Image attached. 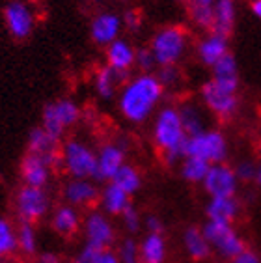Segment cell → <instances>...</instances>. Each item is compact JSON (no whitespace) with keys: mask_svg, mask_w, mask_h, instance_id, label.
Returning <instances> with one entry per match:
<instances>
[{"mask_svg":"<svg viewBox=\"0 0 261 263\" xmlns=\"http://www.w3.org/2000/svg\"><path fill=\"white\" fill-rule=\"evenodd\" d=\"M252 11H254V15H256L257 19H261V0H254V2H252Z\"/></svg>","mask_w":261,"mask_h":263,"instance_id":"obj_44","label":"cell"},{"mask_svg":"<svg viewBox=\"0 0 261 263\" xmlns=\"http://www.w3.org/2000/svg\"><path fill=\"white\" fill-rule=\"evenodd\" d=\"M0 263H6V261H4V259H0Z\"/></svg>","mask_w":261,"mask_h":263,"instance_id":"obj_47","label":"cell"},{"mask_svg":"<svg viewBox=\"0 0 261 263\" xmlns=\"http://www.w3.org/2000/svg\"><path fill=\"white\" fill-rule=\"evenodd\" d=\"M201 101L206 103V106L215 114V116L228 120L237 112L239 108V99L237 93L222 90L220 86H216L213 81H207L201 86Z\"/></svg>","mask_w":261,"mask_h":263,"instance_id":"obj_12","label":"cell"},{"mask_svg":"<svg viewBox=\"0 0 261 263\" xmlns=\"http://www.w3.org/2000/svg\"><path fill=\"white\" fill-rule=\"evenodd\" d=\"M187 49V32L181 26H166L151 41V52L161 67L176 66Z\"/></svg>","mask_w":261,"mask_h":263,"instance_id":"obj_5","label":"cell"},{"mask_svg":"<svg viewBox=\"0 0 261 263\" xmlns=\"http://www.w3.org/2000/svg\"><path fill=\"white\" fill-rule=\"evenodd\" d=\"M209 166H211L209 162L201 161V159H198V157L187 155V157L179 162V174L187 183H191V185H201L203 179H206L207 172H209Z\"/></svg>","mask_w":261,"mask_h":263,"instance_id":"obj_29","label":"cell"},{"mask_svg":"<svg viewBox=\"0 0 261 263\" xmlns=\"http://www.w3.org/2000/svg\"><path fill=\"white\" fill-rule=\"evenodd\" d=\"M91 37L99 45H110L118 40L121 30V19L114 13H101L91 21Z\"/></svg>","mask_w":261,"mask_h":263,"instance_id":"obj_21","label":"cell"},{"mask_svg":"<svg viewBox=\"0 0 261 263\" xmlns=\"http://www.w3.org/2000/svg\"><path fill=\"white\" fill-rule=\"evenodd\" d=\"M153 144L168 166H176L187 157V135L176 106H162L153 122Z\"/></svg>","mask_w":261,"mask_h":263,"instance_id":"obj_2","label":"cell"},{"mask_svg":"<svg viewBox=\"0 0 261 263\" xmlns=\"http://www.w3.org/2000/svg\"><path fill=\"white\" fill-rule=\"evenodd\" d=\"M35 263H60V258L52 252H43L38 256V261Z\"/></svg>","mask_w":261,"mask_h":263,"instance_id":"obj_42","label":"cell"},{"mask_svg":"<svg viewBox=\"0 0 261 263\" xmlns=\"http://www.w3.org/2000/svg\"><path fill=\"white\" fill-rule=\"evenodd\" d=\"M110 183H114L116 187L121 189V191L125 194H129L130 198L135 196L136 193H140L142 185H144L142 174L138 172V168L133 166V164H127V162L120 168V172L112 177Z\"/></svg>","mask_w":261,"mask_h":263,"instance_id":"obj_28","label":"cell"},{"mask_svg":"<svg viewBox=\"0 0 261 263\" xmlns=\"http://www.w3.org/2000/svg\"><path fill=\"white\" fill-rule=\"evenodd\" d=\"M233 23H235V2L233 0H216L213 4V34L224 35L228 34L233 28Z\"/></svg>","mask_w":261,"mask_h":263,"instance_id":"obj_24","label":"cell"},{"mask_svg":"<svg viewBox=\"0 0 261 263\" xmlns=\"http://www.w3.org/2000/svg\"><path fill=\"white\" fill-rule=\"evenodd\" d=\"M52 110H54L56 118H58V122L64 129L73 127L81 118V108L71 99H60V101L52 103Z\"/></svg>","mask_w":261,"mask_h":263,"instance_id":"obj_31","label":"cell"},{"mask_svg":"<svg viewBox=\"0 0 261 263\" xmlns=\"http://www.w3.org/2000/svg\"><path fill=\"white\" fill-rule=\"evenodd\" d=\"M198 54H200V60L206 66L213 67L222 56L228 54V40L218 34L207 35L206 40H201L200 47H198Z\"/></svg>","mask_w":261,"mask_h":263,"instance_id":"obj_26","label":"cell"},{"mask_svg":"<svg viewBox=\"0 0 261 263\" xmlns=\"http://www.w3.org/2000/svg\"><path fill=\"white\" fill-rule=\"evenodd\" d=\"M256 183H257V187L261 189V164L257 166V174H256Z\"/></svg>","mask_w":261,"mask_h":263,"instance_id":"obj_45","label":"cell"},{"mask_svg":"<svg viewBox=\"0 0 261 263\" xmlns=\"http://www.w3.org/2000/svg\"><path fill=\"white\" fill-rule=\"evenodd\" d=\"M17 250V233L8 218L0 217V259Z\"/></svg>","mask_w":261,"mask_h":263,"instance_id":"obj_33","label":"cell"},{"mask_svg":"<svg viewBox=\"0 0 261 263\" xmlns=\"http://www.w3.org/2000/svg\"><path fill=\"white\" fill-rule=\"evenodd\" d=\"M228 140L220 131L207 129L198 137L187 138L185 153L191 157H198L209 164L224 162L228 157Z\"/></svg>","mask_w":261,"mask_h":263,"instance_id":"obj_6","label":"cell"},{"mask_svg":"<svg viewBox=\"0 0 261 263\" xmlns=\"http://www.w3.org/2000/svg\"><path fill=\"white\" fill-rule=\"evenodd\" d=\"M6 25L10 28L11 35L17 40H25L26 35H30L32 26H34V17H32L30 8L25 2H10L4 10Z\"/></svg>","mask_w":261,"mask_h":263,"instance_id":"obj_13","label":"cell"},{"mask_svg":"<svg viewBox=\"0 0 261 263\" xmlns=\"http://www.w3.org/2000/svg\"><path fill=\"white\" fill-rule=\"evenodd\" d=\"M28 153L38 155L43 161H47L50 166L54 168L56 164H60V146L58 140L47 135L43 131V127H35L28 135Z\"/></svg>","mask_w":261,"mask_h":263,"instance_id":"obj_14","label":"cell"},{"mask_svg":"<svg viewBox=\"0 0 261 263\" xmlns=\"http://www.w3.org/2000/svg\"><path fill=\"white\" fill-rule=\"evenodd\" d=\"M211 81L215 82L216 86H220L222 90L237 93V88H239V66H237L235 56H231L228 52L216 62L213 66Z\"/></svg>","mask_w":261,"mask_h":263,"instance_id":"obj_19","label":"cell"},{"mask_svg":"<svg viewBox=\"0 0 261 263\" xmlns=\"http://www.w3.org/2000/svg\"><path fill=\"white\" fill-rule=\"evenodd\" d=\"M135 64H136L138 67H140V69L144 71V73H150V71L157 66L155 56H153L151 49H140V51L136 52Z\"/></svg>","mask_w":261,"mask_h":263,"instance_id":"obj_39","label":"cell"},{"mask_svg":"<svg viewBox=\"0 0 261 263\" xmlns=\"http://www.w3.org/2000/svg\"><path fill=\"white\" fill-rule=\"evenodd\" d=\"M138 252L142 263H166L168 245L164 233H144V237L138 241Z\"/></svg>","mask_w":261,"mask_h":263,"instance_id":"obj_22","label":"cell"},{"mask_svg":"<svg viewBox=\"0 0 261 263\" xmlns=\"http://www.w3.org/2000/svg\"><path fill=\"white\" fill-rule=\"evenodd\" d=\"M17 233V248L26 256H34L38 252V232L34 224L21 222L19 228H15Z\"/></svg>","mask_w":261,"mask_h":263,"instance_id":"obj_32","label":"cell"},{"mask_svg":"<svg viewBox=\"0 0 261 263\" xmlns=\"http://www.w3.org/2000/svg\"><path fill=\"white\" fill-rule=\"evenodd\" d=\"M82 235L84 243L96 248H112L118 239V232L112 222V217L105 215L101 209H91L82 217Z\"/></svg>","mask_w":261,"mask_h":263,"instance_id":"obj_7","label":"cell"},{"mask_svg":"<svg viewBox=\"0 0 261 263\" xmlns=\"http://www.w3.org/2000/svg\"><path fill=\"white\" fill-rule=\"evenodd\" d=\"M125 23H127V26H130V28H133V30H136V28H138V17H136L135 11H127V13H125Z\"/></svg>","mask_w":261,"mask_h":263,"instance_id":"obj_43","label":"cell"},{"mask_svg":"<svg viewBox=\"0 0 261 263\" xmlns=\"http://www.w3.org/2000/svg\"><path fill=\"white\" fill-rule=\"evenodd\" d=\"M101 211L108 215V217H121L129 205H133L129 194H125L121 189H118L114 183H105L101 187L99 202Z\"/></svg>","mask_w":261,"mask_h":263,"instance_id":"obj_17","label":"cell"},{"mask_svg":"<svg viewBox=\"0 0 261 263\" xmlns=\"http://www.w3.org/2000/svg\"><path fill=\"white\" fill-rule=\"evenodd\" d=\"M194 4H201V6H213V0H194Z\"/></svg>","mask_w":261,"mask_h":263,"instance_id":"obj_46","label":"cell"},{"mask_svg":"<svg viewBox=\"0 0 261 263\" xmlns=\"http://www.w3.org/2000/svg\"><path fill=\"white\" fill-rule=\"evenodd\" d=\"M60 263H65V261H60Z\"/></svg>","mask_w":261,"mask_h":263,"instance_id":"obj_48","label":"cell"},{"mask_svg":"<svg viewBox=\"0 0 261 263\" xmlns=\"http://www.w3.org/2000/svg\"><path fill=\"white\" fill-rule=\"evenodd\" d=\"M60 164L69 174L71 179H94L97 168V152H94L86 142L71 138L60 147Z\"/></svg>","mask_w":261,"mask_h":263,"instance_id":"obj_3","label":"cell"},{"mask_svg":"<svg viewBox=\"0 0 261 263\" xmlns=\"http://www.w3.org/2000/svg\"><path fill=\"white\" fill-rule=\"evenodd\" d=\"M118 259L120 263H142L140 261V252H138V241L133 237H125L118 245Z\"/></svg>","mask_w":261,"mask_h":263,"instance_id":"obj_35","label":"cell"},{"mask_svg":"<svg viewBox=\"0 0 261 263\" xmlns=\"http://www.w3.org/2000/svg\"><path fill=\"white\" fill-rule=\"evenodd\" d=\"M120 220H121L123 230H125L129 235H135V233H138L144 228V215L138 211V208H135V203L125 209V213L120 217Z\"/></svg>","mask_w":261,"mask_h":263,"instance_id":"obj_34","label":"cell"},{"mask_svg":"<svg viewBox=\"0 0 261 263\" xmlns=\"http://www.w3.org/2000/svg\"><path fill=\"white\" fill-rule=\"evenodd\" d=\"M233 172H235V177L239 183H250V181H256V174H257V164L254 161H239L233 168Z\"/></svg>","mask_w":261,"mask_h":263,"instance_id":"obj_36","label":"cell"},{"mask_svg":"<svg viewBox=\"0 0 261 263\" xmlns=\"http://www.w3.org/2000/svg\"><path fill=\"white\" fill-rule=\"evenodd\" d=\"M101 189L94 179H69L62 189V198L67 205L75 209L94 208L99 202Z\"/></svg>","mask_w":261,"mask_h":263,"instance_id":"obj_11","label":"cell"},{"mask_svg":"<svg viewBox=\"0 0 261 263\" xmlns=\"http://www.w3.org/2000/svg\"><path fill=\"white\" fill-rule=\"evenodd\" d=\"M123 79H125L123 73H116V71H112L108 66L101 67L96 73V81H94L97 96H99L101 99H105V101H110L112 97L116 96V90H118V86H120V82L123 81Z\"/></svg>","mask_w":261,"mask_h":263,"instance_id":"obj_27","label":"cell"},{"mask_svg":"<svg viewBox=\"0 0 261 263\" xmlns=\"http://www.w3.org/2000/svg\"><path fill=\"white\" fill-rule=\"evenodd\" d=\"M177 110H179V118H181V123H183V129H185V135L189 138L198 137L203 131H207V122L206 118H203V112H201V108L198 105L185 103Z\"/></svg>","mask_w":261,"mask_h":263,"instance_id":"obj_25","label":"cell"},{"mask_svg":"<svg viewBox=\"0 0 261 263\" xmlns=\"http://www.w3.org/2000/svg\"><path fill=\"white\" fill-rule=\"evenodd\" d=\"M192 19L203 28H211L213 26V6H201L192 4Z\"/></svg>","mask_w":261,"mask_h":263,"instance_id":"obj_37","label":"cell"},{"mask_svg":"<svg viewBox=\"0 0 261 263\" xmlns=\"http://www.w3.org/2000/svg\"><path fill=\"white\" fill-rule=\"evenodd\" d=\"M239 185L233 168L226 162L211 164L201 187L209 198H235L239 193Z\"/></svg>","mask_w":261,"mask_h":263,"instance_id":"obj_9","label":"cell"},{"mask_svg":"<svg viewBox=\"0 0 261 263\" xmlns=\"http://www.w3.org/2000/svg\"><path fill=\"white\" fill-rule=\"evenodd\" d=\"M201 232L211 247V252H215L216 256H220L224 259H233L237 254L246 248L245 239L233 228V224L206 220V224L201 226Z\"/></svg>","mask_w":261,"mask_h":263,"instance_id":"obj_4","label":"cell"},{"mask_svg":"<svg viewBox=\"0 0 261 263\" xmlns=\"http://www.w3.org/2000/svg\"><path fill=\"white\" fill-rule=\"evenodd\" d=\"M144 228H146V233H164V222L159 215L150 213L144 217Z\"/></svg>","mask_w":261,"mask_h":263,"instance_id":"obj_40","label":"cell"},{"mask_svg":"<svg viewBox=\"0 0 261 263\" xmlns=\"http://www.w3.org/2000/svg\"><path fill=\"white\" fill-rule=\"evenodd\" d=\"M127 144L121 140L103 144L97 152V168H96V181L110 183L112 177L120 172V168L125 164Z\"/></svg>","mask_w":261,"mask_h":263,"instance_id":"obj_10","label":"cell"},{"mask_svg":"<svg viewBox=\"0 0 261 263\" xmlns=\"http://www.w3.org/2000/svg\"><path fill=\"white\" fill-rule=\"evenodd\" d=\"M136 51L123 40L112 41L108 49H106V60H108V67L116 73H123L127 75L129 67L135 64Z\"/></svg>","mask_w":261,"mask_h":263,"instance_id":"obj_23","label":"cell"},{"mask_svg":"<svg viewBox=\"0 0 261 263\" xmlns=\"http://www.w3.org/2000/svg\"><path fill=\"white\" fill-rule=\"evenodd\" d=\"M50 172H52V166L49 162L32 153H26L21 162V177L28 187L45 189L50 181Z\"/></svg>","mask_w":261,"mask_h":263,"instance_id":"obj_15","label":"cell"},{"mask_svg":"<svg viewBox=\"0 0 261 263\" xmlns=\"http://www.w3.org/2000/svg\"><path fill=\"white\" fill-rule=\"evenodd\" d=\"M50 209V198L45 189L23 185L15 194V211L21 222L34 224L45 217Z\"/></svg>","mask_w":261,"mask_h":263,"instance_id":"obj_8","label":"cell"},{"mask_svg":"<svg viewBox=\"0 0 261 263\" xmlns=\"http://www.w3.org/2000/svg\"><path fill=\"white\" fill-rule=\"evenodd\" d=\"M241 213L239 198H209L206 203V218L211 222L233 224Z\"/></svg>","mask_w":261,"mask_h":263,"instance_id":"obj_16","label":"cell"},{"mask_svg":"<svg viewBox=\"0 0 261 263\" xmlns=\"http://www.w3.org/2000/svg\"><path fill=\"white\" fill-rule=\"evenodd\" d=\"M231 261L233 263H261V256L256 250H252V248H245V250H241Z\"/></svg>","mask_w":261,"mask_h":263,"instance_id":"obj_41","label":"cell"},{"mask_svg":"<svg viewBox=\"0 0 261 263\" xmlns=\"http://www.w3.org/2000/svg\"><path fill=\"white\" fill-rule=\"evenodd\" d=\"M155 77L159 79L162 88H170V86H176L177 81H179V71H177L176 66H164L159 69V75Z\"/></svg>","mask_w":261,"mask_h":263,"instance_id":"obj_38","label":"cell"},{"mask_svg":"<svg viewBox=\"0 0 261 263\" xmlns=\"http://www.w3.org/2000/svg\"><path fill=\"white\" fill-rule=\"evenodd\" d=\"M50 226H52V230H54L58 235H62V237H73V235L82 228V215L79 209L64 203V205H58V208L52 211Z\"/></svg>","mask_w":261,"mask_h":263,"instance_id":"obj_18","label":"cell"},{"mask_svg":"<svg viewBox=\"0 0 261 263\" xmlns=\"http://www.w3.org/2000/svg\"><path fill=\"white\" fill-rule=\"evenodd\" d=\"M73 263H120L114 248H96L84 245Z\"/></svg>","mask_w":261,"mask_h":263,"instance_id":"obj_30","label":"cell"},{"mask_svg":"<svg viewBox=\"0 0 261 263\" xmlns=\"http://www.w3.org/2000/svg\"><path fill=\"white\" fill-rule=\"evenodd\" d=\"M164 88L155 75L142 73L135 77L121 88L118 97V108L121 116L130 123H144L155 112L162 99Z\"/></svg>","mask_w":261,"mask_h":263,"instance_id":"obj_1","label":"cell"},{"mask_svg":"<svg viewBox=\"0 0 261 263\" xmlns=\"http://www.w3.org/2000/svg\"><path fill=\"white\" fill-rule=\"evenodd\" d=\"M181 243H183V250L192 261L201 263L206 259L211 258V247L207 243L206 235L201 232L200 226H189L183 232V237H181Z\"/></svg>","mask_w":261,"mask_h":263,"instance_id":"obj_20","label":"cell"}]
</instances>
